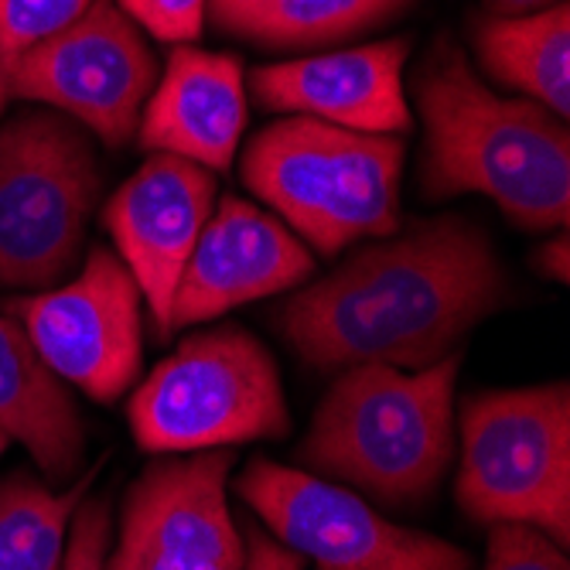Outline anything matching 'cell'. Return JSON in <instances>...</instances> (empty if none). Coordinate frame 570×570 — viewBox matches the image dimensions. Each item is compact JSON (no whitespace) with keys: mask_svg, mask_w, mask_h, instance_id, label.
Listing matches in <instances>:
<instances>
[{"mask_svg":"<svg viewBox=\"0 0 570 570\" xmlns=\"http://www.w3.org/2000/svg\"><path fill=\"white\" fill-rule=\"evenodd\" d=\"M505 294L489 236L461 216L413 223L355 249L328 277L287 297L277 328L315 370H424Z\"/></svg>","mask_w":570,"mask_h":570,"instance_id":"obj_1","label":"cell"},{"mask_svg":"<svg viewBox=\"0 0 570 570\" xmlns=\"http://www.w3.org/2000/svg\"><path fill=\"white\" fill-rule=\"evenodd\" d=\"M424 124L428 198L479 191L523 229H567L570 130L533 99L495 96L451 38H438L413 82Z\"/></svg>","mask_w":570,"mask_h":570,"instance_id":"obj_2","label":"cell"},{"mask_svg":"<svg viewBox=\"0 0 570 570\" xmlns=\"http://www.w3.org/2000/svg\"><path fill=\"white\" fill-rule=\"evenodd\" d=\"M461 352L434 366L342 370L322 400L301 461L380 502L417 505L431 499L454 451V380Z\"/></svg>","mask_w":570,"mask_h":570,"instance_id":"obj_3","label":"cell"},{"mask_svg":"<svg viewBox=\"0 0 570 570\" xmlns=\"http://www.w3.org/2000/svg\"><path fill=\"white\" fill-rule=\"evenodd\" d=\"M403 140L284 117L243 150V185L322 256L400 229Z\"/></svg>","mask_w":570,"mask_h":570,"instance_id":"obj_4","label":"cell"},{"mask_svg":"<svg viewBox=\"0 0 570 570\" xmlns=\"http://www.w3.org/2000/svg\"><path fill=\"white\" fill-rule=\"evenodd\" d=\"M102 175L86 127L31 110L0 124V287L48 291L79 264Z\"/></svg>","mask_w":570,"mask_h":570,"instance_id":"obj_5","label":"cell"},{"mask_svg":"<svg viewBox=\"0 0 570 570\" xmlns=\"http://www.w3.org/2000/svg\"><path fill=\"white\" fill-rule=\"evenodd\" d=\"M458 505L479 523H527L570 540L567 383L489 390L461 406Z\"/></svg>","mask_w":570,"mask_h":570,"instance_id":"obj_6","label":"cell"},{"mask_svg":"<svg viewBox=\"0 0 570 570\" xmlns=\"http://www.w3.org/2000/svg\"><path fill=\"white\" fill-rule=\"evenodd\" d=\"M130 431L144 451L181 454L284 438L291 413L264 342L243 328L185 338L130 396Z\"/></svg>","mask_w":570,"mask_h":570,"instance_id":"obj_7","label":"cell"},{"mask_svg":"<svg viewBox=\"0 0 570 570\" xmlns=\"http://www.w3.org/2000/svg\"><path fill=\"white\" fill-rule=\"evenodd\" d=\"M154 86L158 59L144 31L117 0H92L82 18L18 59L8 76V102H41L107 147H127Z\"/></svg>","mask_w":570,"mask_h":570,"instance_id":"obj_8","label":"cell"},{"mask_svg":"<svg viewBox=\"0 0 570 570\" xmlns=\"http://www.w3.org/2000/svg\"><path fill=\"white\" fill-rule=\"evenodd\" d=\"M236 492L284 547L318 570H472L461 547L396 527L358 495L267 458L246 464Z\"/></svg>","mask_w":570,"mask_h":570,"instance_id":"obj_9","label":"cell"},{"mask_svg":"<svg viewBox=\"0 0 570 570\" xmlns=\"http://www.w3.org/2000/svg\"><path fill=\"white\" fill-rule=\"evenodd\" d=\"M4 315L21 322L51 373L99 403L120 400L140 373V287L107 246H92L72 281L11 297Z\"/></svg>","mask_w":570,"mask_h":570,"instance_id":"obj_10","label":"cell"},{"mask_svg":"<svg viewBox=\"0 0 570 570\" xmlns=\"http://www.w3.org/2000/svg\"><path fill=\"white\" fill-rule=\"evenodd\" d=\"M233 464L229 448L154 461L127 492L107 570H243V530L226 502Z\"/></svg>","mask_w":570,"mask_h":570,"instance_id":"obj_11","label":"cell"},{"mask_svg":"<svg viewBox=\"0 0 570 570\" xmlns=\"http://www.w3.org/2000/svg\"><path fill=\"white\" fill-rule=\"evenodd\" d=\"M213 209L216 175L175 154H150L102 209V226L147 301L158 338L171 335L175 291Z\"/></svg>","mask_w":570,"mask_h":570,"instance_id":"obj_12","label":"cell"},{"mask_svg":"<svg viewBox=\"0 0 570 570\" xmlns=\"http://www.w3.org/2000/svg\"><path fill=\"white\" fill-rule=\"evenodd\" d=\"M311 274L315 256L281 219L226 195L188 253L171 304V332L297 287Z\"/></svg>","mask_w":570,"mask_h":570,"instance_id":"obj_13","label":"cell"},{"mask_svg":"<svg viewBox=\"0 0 570 570\" xmlns=\"http://www.w3.org/2000/svg\"><path fill=\"white\" fill-rule=\"evenodd\" d=\"M406 56L410 38L322 51L256 69L249 89L274 114L311 117L355 134L400 137L413 124L403 89Z\"/></svg>","mask_w":570,"mask_h":570,"instance_id":"obj_14","label":"cell"},{"mask_svg":"<svg viewBox=\"0 0 570 570\" xmlns=\"http://www.w3.org/2000/svg\"><path fill=\"white\" fill-rule=\"evenodd\" d=\"M246 130L243 62L226 51L175 45L165 76L144 102L137 140L205 171H229Z\"/></svg>","mask_w":570,"mask_h":570,"instance_id":"obj_15","label":"cell"},{"mask_svg":"<svg viewBox=\"0 0 570 570\" xmlns=\"http://www.w3.org/2000/svg\"><path fill=\"white\" fill-rule=\"evenodd\" d=\"M0 431L31 451L48 479L79 469L86 441L79 410L11 315H0Z\"/></svg>","mask_w":570,"mask_h":570,"instance_id":"obj_16","label":"cell"},{"mask_svg":"<svg viewBox=\"0 0 570 570\" xmlns=\"http://www.w3.org/2000/svg\"><path fill=\"white\" fill-rule=\"evenodd\" d=\"M482 69L502 86L527 92L553 117H570V4L495 18L482 14L472 24Z\"/></svg>","mask_w":570,"mask_h":570,"instance_id":"obj_17","label":"cell"},{"mask_svg":"<svg viewBox=\"0 0 570 570\" xmlns=\"http://www.w3.org/2000/svg\"><path fill=\"white\" fill-rule=\"evenodd\" d=\"M413 0H209L219 31L271 51H307L366 35Z\"/></svg>","mask_w":570,"mask_h":570,"instance_id":"obj_18","label":"cell"},{"mask_svg":"<svg viewBox=\"0 0 570 570\" xmlns=\"http://www.w3.org/2000/svg\"><path fill=\"white\" fill-rule=\"evenodd\" d=\"M86 482L56 495L28 475L0 482V570H62L66 537Z\"/></svg>","mask_w":570,"mask_h":570,"instance_id":"obj_19","label":"cell"},{"mask_svg":"<svg viewBox=\"0 0 570 570\" xmlns=\"http://www.w3.org/2000/svg\"><path fill=\"white\" fill-rule=\"evenodd\" d=\"M92 0H0V114L8 110V76L21 56L86 14Z\"/></svg>","mask_w":570,"mask_h":570,"instance_id":"obj_20","label":"cell"},{"mask_svg":"<svg viewBox=\"0 0 570 570\" xmlns=\"http://www.w3.org/2000/svg\"><path fill=\"white\" fill-rule=\"evenodd\" d=\"M485 570H570L563 547L527 523H492Z\"/></svg>","mask_w":570,"mask_h":570,"instance_id":"obj_21","label":"cell"},{"mask_svg":"<svg viewBox=\"0 0 570 570\" xmlns=\"http://www.w3.org/2000/svg\"><path fill=\"white\" fill-rule=\"evenodd\" d=\"M120 11L165 45H191L202 38L209 0H117Z\"/></svg>","mask_w":570,"mask_h":570,"instance_id":"obj_22","label":"cell"},{"mask_svg":"<svg viewBox=\"0 0 570 570\" xmlns=\"http://www.w3.org/2000/svg\"><path fill=\"white\" fill-rule=\"evenodd\" d=\"M107 547H110V505L96 499L79 505L62 570H107Z\"/></svg>","mask_w":570,"mask_h":570,"instance_id":"obj_23","label":"cell"},{"mask_svg":"<svg viewBox=\"0 0 570 570\" xmlns=\"http://www.w3.org/2000/svg\"><path fill=\"white\" fill-rule=\"evenodd\" d=\"M243 570H304V557L267 537L256 523H243Z\"/></svg>","mask_w":570,"mask_h":570,"instance_id":"obj_24","label":"cell"},{"mask_svg":"<svg viewBox=\"0 0 570 570\" xmlns=\"http://www.w3.org/2000/svg\"><path fill=\"white\" fill-rule=\"evenodd\" d=\"M537 267L547 277H553L557 284H567L570 281V239H567V229H557V236L540 246Z\"/></svg>","mask_w":570,"mask_h":570,"instance_id":"obj_25","label":"cell"},{"mask_svg":"<svg viewBox=\"0 0 570 570\" xmlns=\"http://www.w3.org/2000/svg\"><path fill=\"white\" fill-rule=\"evenodd\" d=\"M553 4H560V0H485V11L495 18H520V14H533Z\"/></svg>","mask_w":570,"mask_h":570,"instance_id":"obj_26","label":"cell"},{"mask_svg":"<svg viewBox=\"0 0 570 570\" xmlns=\"http://www.w3.org/2000/svg\"><path fill=\"white\" fill-rule=\"evenodd\" d=\"M8 441H11V438H8L4 431H0V454H4V451H8Z\"/></svg>","mask_w":570,"mask_h":570,"instance_id":"obj_27","label":"cell"}]
</instances>
